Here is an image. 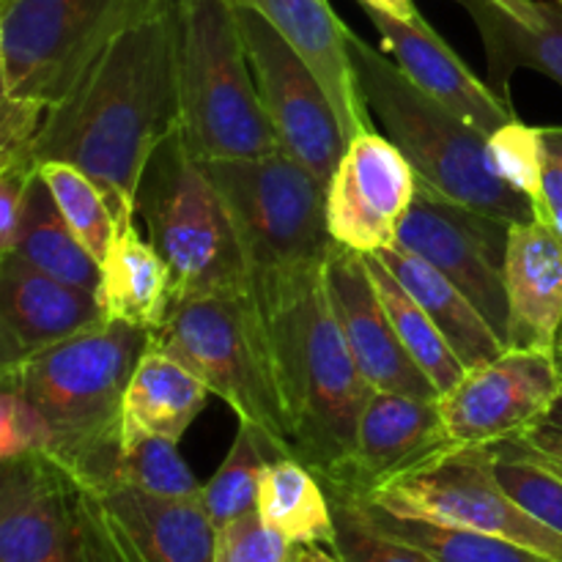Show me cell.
<instances>
[{"label":"cell","instance_id":"21","mask_svg":"<svg viewBox=\"0 0 562 562\" xmlns=\"http://www.w3.org/2000/svg\"><path fill=\"white\" fill-rule=\"evenodd\" d=\"M505 291L508 349L558 357L562 335V239L541 220L510 225Z\"/></svg>","mask_w":562,"mask_h":562},{"label":"cell","instance_id":"39","mask_svg":"<svg viewBox=\"0 0 562 562\" xmlns=\"http://www.w3.org/2000/svg\"><path fill=\"white\" fill-rule=\"evenodd\" d=\"M44 115H47L44 104L0 93V165L38 168L33 159V143L42 130Z\"/></svg>","mask_w":562,"mask_h":562},{"label":"cell","instance_id":"12","mask_svg":"<svg viewBox=\"0 0 562 562\" xmlns=\"http://www.w3.org/2000/svg\"><path fill=\"white\" fill-rule=\"evenodd\" d=\"M508 220L472 209L417 181L415 201L401 223L395 245L453 280L472 305L486 316L508 346V291L505 258L510 241Z\"/></svg>","mask_w":562,"mask_h":562},{"label":"cell","instance_id":"30","mask_svg":"<svg viewBox=\"0 0 562 562\" xmlns=\"http://www.w3.org/2000/svg\"><path fill=\"white\" fill-rule=\"evenodd\" d=\"M360 505L379 530L423 549L439 562H562L541 552H532V549L508 541V538L390 514V510L379 508L368 499H360Z\"/></svg>","mask_w":562,"mask_h":562},{"label":"cell","instance_id":"46","mask_svg":"<svg viewBox=\"0 0 562 562\" xmlns=\"http://www.w3.org/2000/svg\"><path fill=\"white\" fill-rule=\"evenodd\" d=\"M558 362H560V368H562V335H560V344H558Z\"/></svg>","mask_w":562,"mask_h":562},{"label":"cell","instance_id":"36","mask_svg":"<svg viewBox=\"0 0 562 562\" xmlns=\"http://www.w3.org/2000/svg\"><path fill=\"white\" fill-rule=\"evenodd\" d=\"M488 165L494 176L514 187L536 209L543 198V126H527L510 119L488 135Z\"/></svg>","mask_w":562,"mask_h":562},{"label":"cell","instance_id":"13","mask_svg":"<svg viewBox=\"0 0 562 562\" xmlns=\"http://www.w3.org/2000/svg\"><path fill=\"white\" fill-rule=\"evenodd\" d=\"M236 14L280 146L327 187L346 151V137L322 80L258 11L236 5Z\"/></svg>","mask_w":562,"mask_h":562},{"label":"cell","instance_id":"1","mask_svg":"<svg viewBox=\"0 0 562 562\" xmlns=\"http://www.w3.org/2000/svg\"><path fill=\"white\" fill-rule=\"evenodd\" d=\"M179 126L173 0H159L47 110L33 159L80 168L110 198L119 225L135 223L148 159Z\"/></svg>","mask_w":562,"mask_h":562},{"label":"cell","instance_id":"15","mask_svg":"<svg viewBox=\"0 0 562 562\" xmlns=\"http://www.w3.org/2000/svg\"><path fill=\"white\" fill-rule=\"evenodd\" d=\"M417 192V173L390 137L362 132L327 184V231L355 252L387 250Z\"/></svg>","mask_w":562,"mask_h":562},{"label":"cell","instance_id":"43","mask_svg":"<svg viewBox=\"0 0 562 562\" xmlns=\"http://www.w3.org/2000/svg\"><path fill=\"white\" fill-rule=\"evenodd\" d=\"M362 9H376L384 11L390 16H398V20H412L415 14H420L415 5V0H357Z\"/></svg>","mask_w":562,"mask_h":562},{"label":"cell","instance_id":"35","mask_svg":"<svg viewBox=\"0 0 562 562\" xmlns=\"http://www.w3.org/2000/svg\"><path fill=\"white\" fill-rule=\"evenodd\" d=\"M327 492L335 514L333 552L344 562H439L423 549L379 530L357 497L329 486Z\"/></svg>","mask_w":562,"mask_h":562},{"label":"cell","instance_id":"31","mask_svg":"<svg viewBox=\"0 0 562 562\" xmlns=\"http://www.w3.org/2000/svg\"><path fill=\"white\" fill-rule=\"evenodd\" d=\"M278 456L283 453L274 448L272 439L261 428L239 420V431H236L228 456L201 492L203 508L212 516L217 530L241 519V516L256 514L263 467Z\"/></svg>","mask_w":562,"mask_h":562},{"label":"cell","instance_id":"41","mask_svg":"<svg viewBox=\"0 0 562 562\" xmlns=\"http://www.w3.org/2000/svg\"><path fill=\"white\" fill-rule=\"evenodd\" d=\"M538 220L562 239V126H543V198Z\"/></svg>","mask_w":562,"mask_h":562},{"label":"cell","instance_id":"7","mask_svg":"<svg viewBox=\"0 0 562 562\" xmlns=\"http://www.w3.org/2000/svg\"><path fill=\"white\" fill-rule=\"evenodd\" d=\"M137 217L173 272L176 300L250 285V263L231 209L179 130L148 159Z\"/></svg>","mask_w":562,"mask_h":562},{"label":"cell","instance_id":"27","mask_svg":"<svg viewBox=\"0 0 562 562\" xmlns=\"http://www.w3.org/2000/svg\"><path fill=\"white\" fill-rule=\"evenodd\" d=\"M258 516L296 547L335 543V514L322 477L294 456H278L263 467Z\"/></svg>","mask_w":562,"mask_h":562},{"label":"cell","instance_id":"8","mask_svg":"<svg viewBox=\"0 0 562 562\" xmlns=\"http://www.w3.org/2000/svg\"><path fill=\"white\" fill-rule=\"evenodd\" d=\"M159 0H0V93L64 102L104 49Z\"/></svg>","mask_w":562,"mask_h":562},{"label":"cell","instance_id":"40","mask_svg":"<svg viewBox=\"0 0 562 562\" xmlns=\"http://www.w3.org/2000/svg\"><path fill=\"white\" fill-rule=\"evenodd\" d=\"M36 179L38 168L31 165H0V256L14 250L22 212Z\"/></svg>","mask_w":562,"mask_h":562},{"label":"cell","instance_id":"37","mask_svg":"<svg viewBox=\"0 0 562 562\" xmlns=\"http://www.w3.org/2000/svg\"><path fill=\"white\" fill-rule=\"evenodd\" d=\"M53 428L31 398L11 384L0 393V461L27 453H49Z\"/></svg>","mask_w":562,"mask_h":562},{"label":"cell","instance_id":"34","mask_svg":"<svg viewBox=\"0 0 562 562\" xmlns=\"http://www.w3.org/2000/svg\"><path fill=\"white\" fill-rule=\"evenodd\" d=\"M494 475L505 492L541 525L562 536V475L527 456L514 439L492 445Z\"/></svg>","mask_w":562,"mask_h":562},{"label":"cell","instance_id":"44","mask_svg":"<svg viewBox=\"0 0 562 562\" xmlns=\"http://www.w3.org/2000/svg\"><path fill=\"white\" fill-rule=\"evenodd\" d=\"M494 5H499L503 11H508L510 16H516L525 25H538L541 22V14H538L536 0H492Z\"/></svg>","mask_w":562,"mask_h":562},{"label":"cell","instance_id":"29","mask_svg":"<svg viewBox=\"0 0 562 562\" xmlns=\"http://www.w3.org/2000/svg\"><path fill=\"white\" fill-rule=\"evenodd\" d=\"M362 256H366L368 272H371L373 283H376L379 296H382L384 307H387L390 322H393L406 355H409L412 360H415V366L431 379L439 398H442L445 393H450V390L464 379L467 368L461 366L456 351L450 349V344L445 340V335L439 333L437 324L431 322V316L423 311L420 302H417L415 296L404 289V283L390 272L387 263H384L376 252H362Z\"/></svg>","mask_w":562,"mask_h":562},{"label":"cell","instance_id":"32","mask_svg":"<svg viewBox=\"0 0 562 562\" xmlns=\"http://www.w3.org/2000/svg\"><path fill=\"white\" fill-rule=\"evenodd\" d=\"M38 176L49 187L60 214L82 247L102 263L119 234V220L102 187L69 162H42Z\"/></svg>","mask_w":562,"mask_h":562},{"label":"cell","instance_id":"11","mask_svg":"<svg viewBox=\"0 0 562 562\" xmlns=\"http://www.w3.org/2000/svg\"><path fill=\"white\" fill-rule=\"evenodd\" d=\"M368 503L412 519L508 538L562 560V536L527 514L494 475L492 448H456L376 488Z\"/></svg>","mask_w":562,"mask_h":562},{"label":"cell","instance_id":"18","mask_svg":"<svg viewBox=\"0 0 562 562\" xmlns=\"http://www.w3.org/2000/svg\"><path fill=\"white\" fill-rule=\"evenodd\" d=\"M108 322L99 294L0 256V368Z\"/></svg>","mask_w":562,"mask_h":562},{"label":"cell","instance_id":"23","mask_svg":"<svg viewBox=\"0 0 562 562\" xmlns=\"http://www.w3.org/2000/svg\"><path fill=\"white\" fill-rule=\"evenodd\" d=\"M209 384L170 351L148 344L124 395L121 445L132 437H165L181 442L206 406Z\"/></svg>","mask_w":562,"mask_h":562},{"label":"cell","instance_id":"2","mask_svg":"<svg viewBox=\"0 0 562 562\" xmlns=\"http://www.w3.org/2000/svg\"><path fill=\"white\" fill-rule=\"evenodd\" d=\"M252 289L272 338L294 459L324 483L335 481L349 464L357 423L373 387L329 300L327 261L296 272L261 274L252 278Z\"/></svg>","mask_w":562,"mask_h":562},{"label":"cell","instance_id":"16","mask_svg":"<svg viewBox=\"0 0 562 562\" xmlns=\"http://www.w3.org/2000/svg\"><path fill=\"white\" fill-rule=\"evenodd\" d=\"M456 448L459 445L450 439L439 401L373 390L357 423L349 464L324 486L351 497H371L395 477L420 470Z\"/></svg>","mask_w":562,"mask_h":562},{"label":"cell","instance_id":"3","mask_svg":"<svg viewBox=\"0 0 562 562\" xmlns=\"http://www.w3.org/2000/svg\"><path fill=\"white\" fill-rule=\"evenodd\" d=\"M148 344L146 329L104 322L0 368L3 384L20 390L47 417L49 456L99 494L119 486L124 395Z\"/></svg>","mask_w":562,"mask_h":562},{"label":"cell","instance_id":"6","mask_svg":"<svg viewBox=\"0 0 562 562\" xmlns=\"http://www.w3.org/2000/svg\"><path fill=\"white\" fill-rule=\"evenodd\" d=\"M151 344L184 360L239 420L294 456L272 338L252 283L176 300Z\"/></svg>","mask_w":562,"mask_h":562},{"label":"cell","instance_id":"10","mask_svg":"<svg viewBox=\"0 0 562 562\" xmlns=\"http://www.w3.org/2000/svg\"><path fill=\"white\" fill-rule=\"evenodd\" d=\"M0 562H130L102 494L49 453L0 461Z\"/></svg>","mask_w":562,"mask_h":562},{"label":"cell","instance_id":"42","mask_svg":"<svg viewBox=\"0 0 562 562\" xmlns=\"http://www.w3.org/2000/svg\"><path fill=\"white\" fill-rule=\"evenodd\" d=\"M514 442L519 445L527 456H532V459L541 461L549 470L562 475V401L547 420L532 426L530 431L516 437Z\"/></svg>","mask_w":562,"mask_h":562},{"label":"cell","instance_id":"4","mask_svg":"<svg viewBox=\"0 0 562 562\" xmlns=\"http://www.w3.org/2000/svg\"><path fill=\"white\" fill-rule=\"evenodd\" d=\"M349 55L368 110L376 113L390 140L409 159L417 181L508 223L536 220L532 203L494 176L488 135L428 97L395 60L384 58L351 27Z\"/></svg>","mask_w":562,"mask_h":562},{"label":"cell","instance_id":"17","mask_svg":"<svg viewBox=\"0 0 562 562\" xmlns=\"http://www.w3.org/2000/svg\"><path fill=\"white\" fill-rule=\"evenodd\" d=\"M327 289L340 329L371 387L439 401L431 379L406 355L362 252L333 245L327 258Z\"/></svg>","mask_w":562,"mask_h":562},{"label":"cell","instance_id":"45","mask_svg":"<svg viewBox=\"0 0 562 562\" xmlns=\"http://www.w3.org/2000/svg\"><path fill=\"white\" fill-rule=\"evenodd\" d=\"M300 562H344L327 547H300Z\"/></svg>","mask_w":562,"mask_h":562},{"label":"cell","instance_id":"25","mask_svg":"<svg viewBox=\"0 0 562 562\" xmlns=\"http://www.w3.org/2000/svg\"><path fill=\"white\" fill-rule=\"evenodd\" d=\"M481 31L488 60V82L514 108L510 80L519 69L541 71L562 86V5L536 0L541 22L525 25L492 0H459Z\"/></svg>","mask_w":562,"mask_h":562},{"label":"cell","instance_id":"28","mask_svg":"<svg viewBox=\"0 0 562 562\" xmlns=\"http://www.w3.org/2000/svg\"><path fill=\"white\" fill-rule=\"evenodd\" d=\"M9 256L22 258L31 267L93 294H99V285H102V267L69 228L42 176L33 181L25 212H22L20 234Z\"/></svg>","mask_w":562,"mask_h":562},{"label":"cell","instance_id":"47","mask_svg":"<svg viewBox=\"0 0 562 562\" xmlns=\"http://www.w3.org/2000/svg\"><path fill=\"white\" fill-rule=\"evenodd\" d=\"M558 3H560V5H562V0H558Z\"/></svg>","mask_w":562,"mask_h":562},{"label":"cell","instance_id":"5","mask_svg":"<svg viewBox=\"0 0 562 562\" xmlns=\"http://www.w3.org/2000/svg\"><path fill=\"white\" fill-rule=\"evenodd\" d=\"M181 132L201 159L280 151L234 0H173Z\"/></svg>","mask_w":562,"mask_h":562},{"label":"cell","instance_id":"26","mask_svg":"<svg viewBox=\"0 0 562 562\" xmlns=\"http://www.w3.org/2000/svg\"><path fill=\"white\" fill-rule=\"evenodd\" d=\"M376 256L404 283V289L420 302L423 311L431 316V322L437 324V329L445 335V340L467 371L486 366L508 349L503 338L494 333L492 324L486 322V316L472 305L470 296L431 263L398 245L379 250Z\"/></svg>","mask_w":562,"mask_h":562},{"label":"cell","instance_id":"33","mask_svg":"<svg viewBox=\"0 0 562 562\" xmlns=\"http://www.w3.org/2000/svg\"><path fill=\"white\" fill-rule=\"evenodd\" d=\"M119 483L173 499H201L203 486L181 456L179 442L165 437H132L121 450Z\"/></svg>","mask_w":562,"mask_h":562},{"label":"cell","instance_id":"24","mask_svg":"<svg viewBox=\"0 0 562 562\" xmlns=\"http://www.w3.org/2000/svg\"><path fill=\"white\" fill-rule=\"evenodd\" d=\"M102 267L99 302L108 322L157 333L176 302V283L162 252L137 234L135 223L119 225Z\"/></svg>","mask_w":562,"mask_h":562},{"label":"cell","instance_id":"20","mask_svg":"<svg viewBox=\"0 0 562 562\" xmlns=\"http://www.w3.org/2000/svg\"><path fill=\"white\" fill-rule=\"evenodd\" d=\"M234 3L258 11L316 71L338 113L346 146L357 135L371 130L368 102L349 55V25L335 14L329 0H234Z\"/></svg>","mask_w":562,"mask_h":562},{"label":"cell","instance_id":"19","mask_svg":"<svg viewBox=\"0 0 562 562\" xmlns=\"http://www.w3.org/2000/svg\"><path fill=\"white\" fill-rule=\"evenodd\" d=\"M362 11L373 22L382 36V47L393 55L401 71L428 97L461 115L467 124L483 135H492L516 119L514 108L450 49V44L428 25L426 16L415 14L412 20H398L376 9Z\"/></svg>","mask_w":562,"mask_h":562},{"label":"cell","instance_id":"9","mask_svg":"<svg viewBox=\"0 0 562 562\" xmlns=\"http://www.w3.org/2000/svg\"><path fill=\"white\" fill-rule=\"evenodd\" d=\"M201 165L228 203L250 278L327 261L335 245L327 231V187L285 148Z\"/></svg>","mask_w":562,"mask_h":562},{"label":"cell","instance_id":"22","mask_svg":"<svg viewBox=\"0 0 562 562\" xmlns=\"http://www.w3.org/2000/svg\"><path fill=\"white\" fill-rule=\"evenodd\" d=\"M102 499L130 562H217L220 530L201 499L157 497L124 483Z\"/></svg>","mask_w":562,"mask_h":562},{"label":"cell","instance_id":"14","mask_svg":"<svg viewBox=\"0 0 562 562\" xmlns=\"http://www.w3.org/2000/svg\"><path fill=\"white\" fill-rule=\"evenodd\" d=\"M562 401V368L554 355L505 349L486 366L467 371L439 412L459 448H492L547 420Z\"/></svg>","mask_w":562,"mask_h":562},{"label":"cell","instance_id":"38","mask_svg":"<svg viewBox=\"0 0 562 562\" xmlns=\"http://www.w3.org/2000/svg\"><path fill=\"white\" fill-rule=\"evenodd\" d=\"M217 562H300V547L247 514L220 530Z\"/></svg>","mask_w":562,"mask_h":562}]
</instances>
